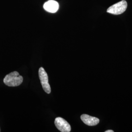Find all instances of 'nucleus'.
Returning <instances> with one entry per match:
<instances>
[{
	"label": "nucleus",
	"mask_w": 132,
	"mask_h": 132,
	"mask_svg": "<svg viewBox=\"0 0 132 132\" xmlns=\"http://www.w3.org/2000/svg\"><path fill=\"white\" fill-rule=\"evenodd\" d=\"M44 9L50 13H55L59 9V4L56 1L49 0L44 5Z\"/></svg>",
	"instance_id": "nucleus-5"
},
{
	"label": "nucleus",
	"mask_w": 132,
	"mask_h": 132,
	"mask_svg": "<svg viewBox=\"0 0 132 132\" xmlns=\"http://www.w3.org/2000/svg\"><path fill=\"white\" fill-rule=\"evenodd\" d=\"M23 81V77L17 71H13L5 76L4 83L9 87H16L21 85Z\"/></svg>",
	"instance_id": "nucleus-1"
},
{
	"label": "nucleus",
	"mask_w": 132,
	"mask_h": 132,
	"mask_svg": "<svg viewBox=\"0 0 132 132\" xmlns=\"http://www.w3.org/2000/svg\"><path fill=\"white\" fill-rule=\"evenodd\" d=\"M39 76L43 89L47 94H50L51 88L48 83V76L47 73L42 67L40 68L39 70Z\"/></svg>",
	"instance_id": "nucleus-3"
},
{
	"label": "nucleus",
	"mask_w": 132,
	"mask_h": 132,
	"mask_svg": "<svg viewBox=\"0 0 132 132\" xmlns=\"http://www.w3.org/2000/svg\"><path fill=\"white\" fill-rule=\"evenodd\" d=\"M105 132H113V130H109L106 131Z\"/></svg>",
	"instance_id": "nucleus-7"
},
{
	"label": "nucleus",
	"mask_w": 132,
	"mask_h": 132,
	"mask_svg": "<svg viewBox=\"0 0 132 132\" xmlns=\"http://www.w3.org/2000/svg\"><path fill=\"white\" fill-rule=\"evenodd\" d=\"M81 119L85 124L90 126L96 125L99 122L98 118L94 117H91L86 114H82L81 116Z\"/></svg>",
	"instance_id": "nucleus-6"
},
{
	"label": "nucleus",
	"mask_w": 132,
	"mask_h": 132,
	"mask_svg": "<svg viewBox=\"0 0 132 132\" xmlns=\"http://www.w3.org/2000/svg\"><path fill=\"white\" fill-rule=\"evenodd\" d=\"M54 123L57 128L62 132H70L71 127L69 123L64 118L58 117L55 118Z\"/></svg>",
	"instance_id": "nucleus-4"
},
{
	"label": "nucleus",
	"mask_w": 132,
	"mask_h": 132,
	"mask_svg": "<svg viewBox=\"0 0 132 132\" xmlns=\"http://www.w3.org/2000/svg\"><path fill=\"white\" fill-rule=\"evenodd\" d=\"M127 7V2L125 0H122L109 7L107 10V12L114 15H119L124 12L126 10Z\"/></svg>",
	"instance_id": "nucleus-2"
}]
</instances>
